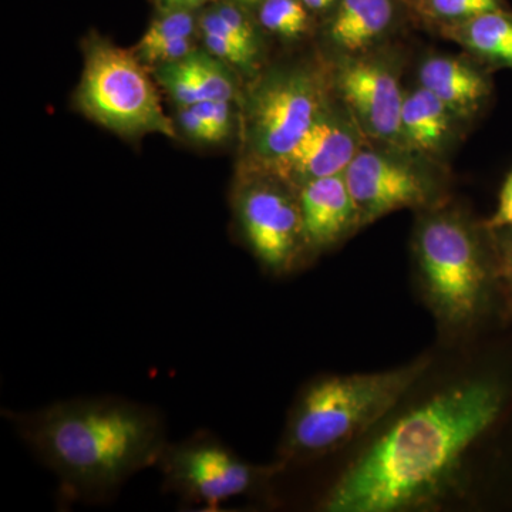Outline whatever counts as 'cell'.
Masks as SVG:
<instances>
[{"mask_svg":"<svg viewBox=\"0 0 512 512\" xmlns=\"http://www.w3.org/2000/svg\"><path fill=\"white\" fill-rule=\"evenodd\" d=\"M493 256L497 291L503 296L505 312L512 316V229L495 241Z\"/></svg>","mask_w":512,"mask_h":512,"instance_id":"cell-21","label":"cell"},{"mask_svg":"<svg viewBox=\"0 0 512 512\" xmlns=\"http://www.w3.org/2000/svg\"><path fill=\"white\" fill-rule=\"evenodd\" d=\"M157 5L163 10H195L215 0H156Z\"/></svg>","mask_w":512,"mask_h":512,"instance_id":"cell-25","label":"cell"},{"mask_svg":"<svg viewBox=\"0 0 512 512\" xmlns=\"http://www.w3.org/2000/svg\"><path fill=\"white\" fill-rule=\"evenodd\" d=\"M259 20L269 32L295 39L308 29V8L301 0H262Z\"/></svg>","mask_w":512,"mask_h":512,"instance_id":"cell-18","label":"cell"},{"mask_svg":"<svg viewBox=\"0 0 512 512\" xmlns=\"http://www.w3.org/2000/svg\"><path fill=\"white\" fill-rule=\"evenodd\" d=\"M231 2L238 3L242 8H252V6L261 5L262 0H231Z\"/></svg>","mask_w":512,"mask_h":512,"instance_id":"cell-27","label":"cell"},{"mask_svg":"<svg viewBox=\"0 0 512 512\" xmlns=\"http://www.w3.org/2000/svg\"><path fill=\"white\" fill-rule=\"evenodd\" d=\"M441 32L488 62L512 67V15L503 9L446 23Z\"/></svg>","mask_w":512,"mask_h":512,"instance_id":"cell-16","label":"cell"},{"mask_svg":"<svg viewBox=\"0 0 512 512\" xmlns=\"http://www.w3.org/2000/svg\"><path fill=\"white\" fill-rule=\"evenodd\" d=\"M343 177L355 201L360 227L390 212L429 207L436 198L433 185L419 171L376 151H357Z\"/></svg>","mask_w":512,"mask_h":512,"instance_id":"cell-9","label":"cell"},{"mask_svg":"<svg viewBox=\"0 0 512 512\" xmlns=\"http://www.w3.org/2000/svg\"><path fill=\"white\" fill-rule=\"evenodd\" d=\"M156 79L180 107L210 100L232 101L237 93L228 64L197 49L177 62L157 66Z\"/></svg>","mask_w":512,"mask_h":512,"instance_id":"cell-13","label":"cell"},{"mask_svg":"<svg viewBox=\"0 0 512 512\" xmlns=\"http://www.w3.org/2000/svg\"><path fill=\"white\" fill-rule=\"evenodd\" d=\"M325 111V86L309 67L272 70L245 101L244 143L262 173L291 153Z\"/></svg>","mask_w":512,"mask_h":512,"instance_id":"cell-6","label":"cell"},{"mask_svg":"<svg viewBox=\"0 0 512 512\" xmlns=\"http://www.w3.org/2000/svg\"><path fill=\"white\" fill-rule=\"evenodd\" d=\"M76 106L94 123L119 136L177 137L143 62L136 53L100 36L89 37L84 46V69L77 87Z\"/></svg>","mask_w":512,"mask_h":512,"instance_id":"cell-5","label":"cell"},{"mask_svg":"<svg viewBox=\"0 0 512 512\" xmlns=\"http://www.w3.org/2000/svg\"><path fill=\"white\" fill-rule=\"evenodd\" d=\"M338 86L365 133L386 141L402 138L404 97L393 67L383 60H353L340 69Z\"/></svg>","mask_w":512,"mask_h":512,"instance_id":"cell-10","label":"cell"},{"mask_svg":"<svg viewBox=\"0 0 512 512\" xmlns=\"http://www.w3.org/2000/svg\"><path fill=\"white\" fill-rule=\"evenodd\" d=\"M485 228L490 231L495 229H512V173L508 175L500 194L497 211L493 217L485 222Z\"/></svg>","mask_w":512,"mask_h":512,"instance_id":"cell-24","label":"cell"},{"mask_svg":"<svg viewBox=\"0 0 512 512\" xmlns=\"http://www.w3.org/2000/svg\"><path fill=\"white\" fill-rule=\"evenodd\" d=\"M157 467L167 493L187 504L205 505L208 510L259 493L285 470L278 461L269 466L248 463L210 436L168 443Z\"/></svg>","mask_w":512,"mask_h":512,"instance_id":"cell-7","label":"cell"},{"mask_svg":"<svg viewBox=\"0 0 512 512\" xmlns=\"http://www.w3.org/2000/svg\"><path fill=\"white\" fill-rule=\"evenodd\" d=\"M505 402L494 380L471 379L404 414L359 454L326 494L328 512H396L439 500L468 448Z\"/></svg>","mask_w":512,"mask_h":512,"instance_id":"cell-1","label":"cell"},{"mask_svg":"<svg viewBox=\"0 0 512 512\" xmlns=\"http://www.w3.org/2000/svg\"><path fill=\"white\" fill-rule=\"evenodd\" d=\"M296 191L308 254L335 247L362 228L343 174L309 181Z\"/></svg>","mask_w":512,"mask_h":512,"instance_id":"cell-12","label":"cell"},{"mask_svg":"<svg viewBox=\"0 0 512 512\" xmlns=\"http://www.w3.org/2000/svg\"><path fill=\"white\" fill-rule=\"evenodd\" d=\"M178 123L191 140L201 144H215L211 128L191 106L180 107Z\"/></svg>","mask_w":512,"mask_h":512,"instance_id":"cell-23","label":"cell"},{"mask_svg":"<svg viewBox=\"0 0 512 512\" xmlns=\"http://www.w3.org/2000/svg\"><path fill=\"white\" fill-rule=\"evenodd\" d=\"M303 5L308 9L312 10H322L328 8V6L332 5L333 0H301Z\"/></svg>","mask_w":512,"mask_h":512,"instance_id":"cell-26","label":"cell"},{"mask_svg":"<svg viewBox=\"0 0 512 512\" xmlns=\"http://www.w3.org/2000/svg\"><path fill=\"white\" fill-rule=\"evenodd\" d=\"M420 8L443 25L503 9L500 0H420Z\"/></svg>","mask_w":512,"mask_h":512,"instance_id":"cell-20","label":"cell"},{"mask_svg":"<svg viewBox=\"0 0 512 512\" xmlns=\"http://www.w3.org/2000/svg\"><path fill=\"white\" fill-rule=\"evenodd\" d=\"M429 357L389 372L325 376L296 400L275 461L288 468L336 453L402 400L429 369Z\"/></svg>","mask_w":512,"mask_h":512,"instance_id":"cell-3","label":"cell"},{"mask_svg":"<svg viewBox=\"0 0 512 512\" xmlns=\"http://www.w3.org/2000/svg\"><path fill=\"white\" fill-rule=\"evenodd\" d=\"M191 107L200 114L202 120L211 128L215 144L227 140L232 131L231 101H202V103L192 104Z\"/></svg>","mask_w":512,"mask_h":512,"instance_id":"cell-22","label":"cell"},{"mask_svg":"<svg viewBox=\"0 0 512 512\" xmlns=\"http://www.w3.org/2000/svg\"><path fill=\"white\" fill-rule=\"evenodd\" d=\"M5 417L64 497L83 503L109 500L134 474L157 466L168 444L157 410L119 397L64 400Z\"/></svg>","mask_w":512,"mask_h":512,"instance_id":"cell-2","label":"cell"},{"mask_svg":"<svg viewBox=\"0 0 512 512\" xmlns=\"http://www.w3.org/2000/svg\"><path fill=\"white\" fill-rule=\"evenodd\" d=\"M421 87L433 93L451 111L468 117L480 109L488 96V82L471 64L454 57L427 59L420 69Z\"/></svg>","mask_w":512,"mask_h":512,"instance_id":"cell-14","label":"cell"},{"mask_svg":"<svg viewBox=\"0 0 512 512\" xmlns=\"http://www.w3.org/2000/svg\"><path fill=\"white\" fill-rule=\"evenodd\" d=\"M393 0H340L329 25L333 45L359 53L387 32L394 19Z\"/></svg>","mask_w":512,"mask_h":512,"instance_id":"cell-15","label":"cell"},{"mask_svg":"<svg viewBox=\"0 0 512 512\" xmlns=\"http://www.w3.org/2000/svg\"><path fill=\"white\" fill-rule=\"evenodd\" d=\"M451 111L429 90L420 87L404 97L402 140L420 153H434L450 133Z\"/></svg>","mask_w":512,"mask_h":512,"instance_id":"cell-17","label":"cell"},{"mask_svg":"<svg viewBox=\"0 0 512 512\" xmlns=\"http://www.w3.org/2000/svg\"><path fill=\"white\" fill-rule=\"evenodd\" d=\"M421 285L431 311L451 332L480 319L494 291V256L485 255L476 232L454 214L424 218L414 239Z\"/></svg>","mask_w":512,"mask_h":512,"instance_id":"cell-4","label":"cell"},{"mask_svg":"<svg viewBox=\"0 0 512 512\" xmlns=\"http://www.w3.org/2000/svg\"><path fill=\"white\" fill-rule=\"evenodd\" d=\"M195 26L197 23H195L191 10H163V13L153 20L150 28L141 37L134 53L141 55V53H146L164 43L192 37Z\"/></svg>","mask_w":512,"mask_h":512,"instance_id":"cell-19","label":"cell"},{"mask_svg":"<svg viewBox=\"0 0 512 512\" xmlns=\"http://www.w3.org/2000/svg\"><path fill=\"white\" fill-rule=\"evenodd\" d=\"M251 174L235 195L239 227L269 272L288 274L308 255L298 191L272 175Z\"/></svg>","mask_w":512,"mask_h":512,"instance_id":"cell-8","label":"cell"},{"mask_svg":"<svg viewBox=\"0 0 512 512\" xmlns=\"http://www.w3.org/2000/svg\"><path fill=\"white\" fill-rule=\"evenodd\" d=\"M357 151L355 131L325 110L291 153L262 174L279 178L296 190L309 181L345 173Z\"/></svg>","mask_w":512,"mask_h":512,"instance_id":"cell-11","label":"cell"}]
</instances>
